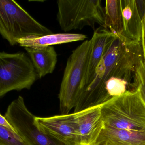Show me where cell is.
Segmentation results:
<instances>
[{"label": "cell", "mask_w": 145, "mask_h": 145, "mask_svg": "<svg viewBox=\"0 0 145 145\" xmlns=\"http://www.w3.org/2000/svg\"><path fill=\"white\" fill-rule=\"evenodd\" d=\"M143 60L140 43L116 35L96 68L92 82L80 92L74 113L101 106L111 99L105 89L106 82L113 77L131 81Z\"/></svg>", "instance_id": "1"}, {"label": "cell", "mask_w": 145, "mask_h": 145, "mask_svg": "<svg viewBox=\"0 0 145 145\" xmlns=\"http://www.w3.org/2000/svg\"><path fill=\"white\" fill-rule=\"evenodd\" d=\"M101 112L105 127L145 132V104L138 90L112 98Z\"/></svg>", "instance_id": "2"}, {"label": "cell", "mask_w": 145, "mask_h": 145, "mask_svg": "<svg viewBox=\"0 0 145 145\" xmlns=\"http://www.w3.org/2000/svg\"><path fill=\"white\" fill-rule=\"evenodd\" d=\"M37 21L17 2L0 0V34L11 46L18 39L52 34Z\"/></svg>", "instance_id": "3"}, {"label": "cell", "mask_w": 145, "mask_h": 145, "mask_svg": "<svg viewBox=\"0 0 145 145\" xmlns=\"http://www.w3.org/2000/svg\"><path fill=\"white\" fill-rule=\"evenodd\" d=\"M92 47L91 40L83 42L69 57L59 94L61 115L74 108L84 81Z\"/></svg>", "instance_id": "4"}, {"label": "cell", "mask_w": 145, "mask_h": 145, "mask_svg": "<svg viewBox=\"0 0 145 145\" xmlns=\"http://www.w3.org/2000/svg\"><path fill=\"white\" fill-rule=\"evenodd\" d=\"M57 3V20L65 32L94 27L95 24L105 27L101 0H58Z\"/></svg>", "instance_id": "5"}, {"label": "cell", "mask_w": 145, "mask_h": 145, "mask_svg": "<svg viewBox=\"0 0 145 145\" xmlns=\"http://www.w3.org/2000/svg\"><path fill=\"white\" fill-rule=\"evenodd\" d=\"M37 75L24 52H0V97L12 90L30 89Z\"/></svg>", "instance_id": "6"}, {"label": "cell", "mask_w": 145, "mask_h": 145, "mask_svg": "<svg viewBox=\"0 0 145 145\" xmlns=\"http://www.w3.org/2000/svg\"><path fill=\"white\" fill-rule=\"evenodd\" d=\"M5 118L27 145H64L40 131L35 123V116L19 96L8 106Z\"/></svg>", "instance_id": "7"}, {"label": "cell", "mask_w": 145, "mask_h": 145, "mask_svg": "<svg viewBox=\"0 0 145 145\" xmlns=\"http://www.w3.org/2000/svg\"><path fill=\"white\" fill-rule=\"evenodd\" d=\"M38 129L55 141L64 145H78L77 135L71 114L49 117H35Z\"/></svg>", "instance_id": "8"}, {"label": "cell", "mask_w": 145, "mask_h": 145, "mask_svg": "<svg viewBox=\"0 0 145 145\" xmlns=\"http://www.w3.org/2000/svg\"><path fill=\"white\" fill-rule=\"evenodd\" d=\"M79 144L90 145L104 127L101 106L71 113Z\"/></svg>", "instance_id": "9"}, {"label": "cell", "mask_w": 145, "mask_h": 145, "mask_svg": "<svg viewBox=\"0 0 145 145\" xmlns=\"http://www.w3.org/2000/svg\"><path fill=\"white\" fill-rule=\"evenodd\" d=\"M116 36L110 30L102 26L95 31L91 39L92 47L88 65L80 92L92 82L96 68Z\"/></svg>", "instance_id": "10"}, {"label": "cell", "mask_w": 145, "mask_h": 145, "mask_svg": "<svg viewBox=\"0 0 145 145\" xmlns=\"http://www.w3.org/2000/svg\"><path fill=\"white\" fill-rule=\"evenodd\" d=\"M90 145H145V132L104 127Z\"/></svg>", "instance_id": "11"}, {"label": "cell", "mask_w": 145, "mask_h": 145, "mask_svg": "<svg viewBox=\"0 0 145 145\" xmlns=\"http://www.w3.org/2000/svg\"><path fill=\"white\" fill-rule=\"evenodd\" d=\"M123 21V35L132 41L141 42L142 18L135 0H121Z\"/></svg>", "instance_id": "12"}, {"label": "cell", "mask_w": 145, "mask_h": 145, "mask_svg": "<svg viewBox=\"0 0 145 145\" xmlns=\"http://www.w3.org/2000/svg\"><path fill=\"white\" fill-rule=\"evenodd\" d=\"M34 65L37 77L53 73L57 63V54L53 46L25 48Z\"/></svg>", "instance_id": "13"}, {"label": "cell", "mask_w": 145, "mask_h": 145, "mask_svg": "<svg viewBox=\"0 0 145 145\" xmlns=\"http://www.w3.org/2000/svg\"><path fill=\"white\" fill-rule=\"evenodd\" d=\"M86 38L87 36L83 34L52 33L42 36H31L21 38L17 41V43L20 46L24 48H37L83 41Z\"/></svg>", "instance_id": "14"}, {"label": "cell", "mask_w": 145, "mask_h": 145, "mask_svg": "<svg viewBox=\"0 0 145 145\" xmlns=\"http://www.w3.org/2000/svg\"><path fill=\"white\" fill-rule=\"evenodd\" d=\"M104 9L105 28L116 35H123V21L121 0H106Z\"/></svg>", "instance_id": "15"}, {"label": "cell", "mask_w": 145, "mask_h": 145, "mask_svg": "<svg viewBox=\"0 0 145 145\" xmlns=\"http://www.w3.org/2000/svg\"><path fill=\"white\" fill-rule=\"evenodd\" d=\"M0 145H27L19 135L0 125Z\"/></svg>", "instance_id": "16"}, {"label": "cell", "mask_w": 145, "mask_h": 145, "mask_svg": "<svg viewBox=\"0 0 145 145\" xmlns=\"http://www.w3.org/2000/svg\"><path fill=\"white\" fill-rule=\"evenodd\" d=\"M133 84L145 104V64L144 60L140 62L136 69Z\"/></svg>", "instance_id": "17"}, {"label": "cell", "mask_w": 145, "mask_h": 145, "mask_svg": "<svg viewBox=\"0 0 145 145\" xmlns=\"http://www.w3.org/2000/svg\"><path fill=\"white\" fill-rule=\"evenodd\" d=\"M141 45L143 51L144 61L145 64V13L142 19V33H141Z\"/></svg>", "instance_id": "18"}, {"label": "cell", "mask_w": 145, "mask_h": 145, "mask_svg": "<svg viewBox=\"0 0 145 145\" xmlns=\"http://www.w3.org/2000/svg\"><path fill=\"white\" fill-rule=\"evenodd\" d=\"M0 125L8 129L9 130L14 132V133H17L15 131V129L12 126L8 123L7 120L6 119L5 117L3 116L1 114H0Z\"/></svg>", "instance_id": "19"}, {"label": "cell", "mask_w": 145, "mask_h": 145, "mask_svg": "<svg viewBox=\"0 0 145 145\" xmlns=\"http://www.w3.org/2000/svg\"><path fill=\"white\" fill-rule=\"evenodd\" d=\"M136 5L139 12L140 14L143 19L145 13V1L135 0Z\"/></svg>", "instance_id": "20"}, {"label": "cell", "mask_w": 145, "mask_h": 145, "mask_svg": "<svg viewBox=\"0 0 145 145\" xmlns=\"http://www.w3.org/2000/svg\"><path fill=\"white\" fill-rule=\"evenodd\" d=\"M78 145H86L79 144Z\"/></svg>", "instance_id": "21"}]
</instances>
